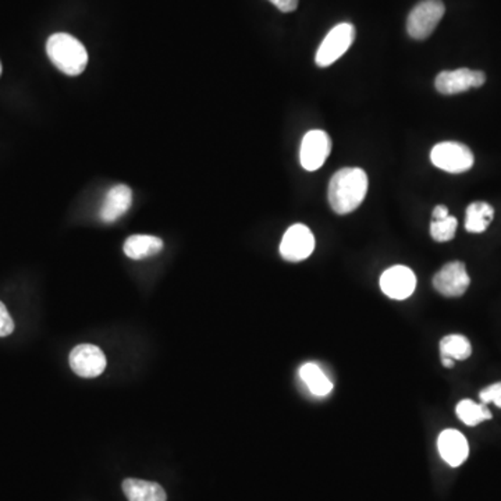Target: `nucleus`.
<instances>
[{"instance_id":"nucleus-6","label":"nucleus","mask_w":501,"mask_h":501,"mask_svg":"<svg viewBox=\"0 0 501 501\" xmlns=\"http://www.w3.org/2000/svg\"><path fill=\"white\" fill-rule=\"evenodd\" d=\"M332 151V139L322 130L305 134L300 148V162L308 172H315L325 165Z\"/></svg>"},{"instance_id":"nucleus-9","label":"nucleus","mask_w":501,"mask_h":501,"mask_svg":"<svg viewBox=\"0 0 501 501\" xmlns=\"http://www.w3.org/2000/svg\"><path fill=\"white\" fill-rule=\"evenodd\" d=\"M416 287V273L411 269L397 264L383 272L380 277V289L389 299L403 301L414 294Z\"/></svg>"},{"instance_id":"nucleus-10","label":"nucleus","mask_w":501,"mask_h":501,"mask_svg":"<svg viewBox=\"0 0 501 501\" xmlns=\"http://www.w3.org/2000/svg\"><path fill=\"white\" fill-rule=\"evenodd\" d=\"M70 366L81 378H96L105 371V353L94 344L77 345L70 353Z\"/></svg>"},{"instance_id":"nucleus-3","label":"nucleus","mask_w":501,"mask_h":501,"mask_svg":"<svg viewBox=\"0 0 501 501\" xmlns=\"http://www.w3.org/2000/svg\"><path fill=\"white\" fill-rule=\"evenodd\" d=\"M444 7L442 0H422L409 13L408 20H407V31L409 37L414 40H426L434 28L439 24L440 20L443 19Z\"/></svg>"},{"instance_id":"nucleus-15","label":"nucleus","mask_w":501,"mask_h":501,"mask_svg":"<svg viewBox=\"0 0 501 501\" xmlns=\"http://www.w3.org/2000/svg\"><path fill=\"white\" fill-rule=\"evenodd\" d=\"M123 249L129 258L139 261V259L149 258V256L159 254L164 249V241L155 236L136 234V236L127 238Z\"/></svg>"},{"instance_id":"nucleus-8","label":"nucleus","mask_w":501,"mask_h":501,"mask_svg":"<svg viewBox=\"0 0 501 501\" xmlns=\"http://www.w3.org/2000/svg\"><path fill=\"white\" fill-rule=\"evenodd\" d=\"M486 76L483 71L459 68V70L442 71L436 77V90L443 95H455L465 93L470 88H479L485 84Z\"/></svg>"},{"instance_id":"nucleus-7","label":"nucleus","mask_w":501,"mask_h":501,"mask_svg":"<svg viewBox=\"0 0 501 501\" xmlns=\"http://www.w3.org/2000/svg\"><path fill=\"white\" fill-rule=\"evenodd\" d=\"M315 249L312 231L304 225H294L284 233L280 244V255L289 262H301L311 256Z\"/></svg>"},{"instance_id":"nucleus-5","label":"nucleus","mask_w":501,"mask_h":501,"mask_svg":"<svg viewBox=\"0 0 501 501\" xmlns=\"http://www.w3.org/2000/svg\"><path fill=\"white\" fill-rule=\"evenodd\" d=\"M353 38H355V27L353 24L342 22V24L335 25L320 43L319 49L315 56L317 65L319 67H327L337 62L338 58L350 49Z\"/></svg>"},{"instance_id":"nucleus-24","label":"nucleus","mask_w":501,"mask_h":501,"mask_svg":"<svg viewBox=\"0 0 501 501\" xmlns=\"http://www.w3.org/2000/svg\"><path fill=\"white\" fill-rule=\"evenodd\" d=\"M449 216L447 206L437 205L434 210V220H442V219L449 218Z\"/></svg>"},{"instance_id":"nucleus-18","label":"nucleus","mask_w":501,"mask_h":501,"mask_svg":"<svg viewBox=\"0 0 501 501\" xmlns=\"http://www.w3.org/2000/svg\"><path fill=\"white\" fill-rule=\"evenodd\" d=\"M472 347L462 335H449L440 342V355L452 361H464L470 357Z\"/></svg>"},{"instance_id":"nucleus-4","label":"nucleus","mask_w":501,"mask_h":501,"mask_svg":"<svg viewBox=\"0 0 501 501\" xmlns=\"http://www.w3.org/2000/svg\"><path fill=\"white\" fill-rule=\"evenodd\" d=\"M431 160L434 166L452 174L474 166V154L461 142H440L432 149Z\"/></svg>"},{"instance_id":"nucleus-13","label":"nucleus","mask_w":501,"mask_h":501,"mask_svg":"<svg viewBox=\"0 0 501 501\" xmlns=\"http://www.w3.org/2000/svg\"><path fill=\"white\" fill-rule=\"evenodd\" d=\"M437 449H439L442 459L450 467H460L464 464L470 454L467 439L461 432L455 431V429H447L440 434L439 439H437Z\"/></svg>"},{"instance_id":"nucleus-2","label":"nucleus","mask_w":501,"mask_h":501,"mask_svg":"<svg viewBox=\"0 0 501 501\" xmlns=\"http://www.w3.org/2000/svg\"><path fill=\"white\" fill-rule=\"evenodd\" d=\"M48 58L63 75L80 76L88 65V52L83 43L66 32H58L47 42Z\"/></svg>"},{"instance_id":"nucleus-23","label":"nucleus","mask_w":501,"mask_h":501,"mask_svg":"<svg viewBox=\"0 0 501 501\" xmlns=\"http://www.w3.org/2000/svg\"><path fill=\"white\" fill-rule=\"evenodd\" d=\"M269 2L283 13L294 12L299 6V0H269Z\"/></svg>"},{"instance_id":"nucleus-12","label":"nucleus","mask_w":501,"mask_h":501,"mask_svg":"<svg viewBox=\"0 0 501 501\" xmlns=\"http://www.w3.org/2000/svg\"><path fill=\"white\" fill-rule=\"evenodd\" d=\"M132 205V191L129 185L119 184L112 187L99 210L102 222L113 223L126 215Z\"/></svg>"},{"instance_id":"nucleus-26","label":"nucleus","mask_w":501,"mask_h":501,"mask_svg":"<svg viewBox=\"0 0 501 501\" xmlns=\"http://www.w3.org/2000/svg\"><path fill=\"white\" fill-rule=\"evenodd\" d=\"M0 75H2V63H0Z\"/></svg>"},{"instance_id":"nucleus-21","label":"nucleus","mask_w":501,"mask_h":501,"mask_svg":"<svg viewBox=\"0 0 501 501\" xmlns=\"http://www.w3.org/2000/svg\"><path fill=\"white\" fill-rule=\"evenodd\" d=\"M479 398L483 404L493 403L495 406H497L498 408H501V381L483 389L479 393Z\"/></svg>"},{"instance_id":"nucleus-1","label":"nucleus","mask_w":501,"mask_h":501,"mask_svg":"<svg viewBox=\"0 0 501 501\" xmlns=\"http://www.w3.org/2000/svg\"><path fill=\"white\" fill-rule=\"evenodd\" d=\"M368 175L360 167H344L338 170L329 183V203L333 212L347 215L357 210L368 192Z\"/></svg>"},{"instance_id":"nucleus-25","label":"nucleus","mask_w":501,"mask_h":501,"mask_svg":"<svg viewBox=\"0 0 501 501\" xmlns=\"http://www.w3.org/2000/svg\"><path fill=\"white\" fill-rule=\"evenodd\" d=\"M455 361L450 360V358L442 357V363H443L446 368H452L454 366Z\"/></svg>"},{"instance_id":"nucleus-17","label":"nucleus","mask_w":501,"mask_h":501,"mask_svg":"<svg viewBox=\"0 0 501 501\" xmlns=\"http://www.w3.org/2000/svg\"><path fill=\"white\" fill-rule=\"evenodd\" d=\"M495 210L488 202L470 203L467 208L465 228L470 233H483L492 223Z\"/></svg>"},{"instance_id":"nucleus-22","label":"nucleus","mask_w":501,"mask_h":501,"mask_svg":"<svg viewBox=\"0 0 501 501\" xmlns=\"http://www.w3.org/2000/svg\"><path fill=\"white\" fill-rule=\"evenodd\" d=\"M13 330H14V322H13L12 317H10L4 302L0 301V337H6V335H12Z\"/></svg>"},{"instance_id":"nucleus-14","label":"nucleus","mask_w":501,"mask_h":501,"mask_svg":"<svg viewBox=\"0 0 501 501\" xmlns=\"http://www.w3.org/2000/svg\"><path fill=\"white\" fill-rule=\"evenodd\" d=\"M123 492L129 501H166L167 495L159 483L142 479H126Z\"/></svg>"},{"instance_id":"nucleus-16","label":"nucleus","mask_w":501,"mask_h":501,"mask_svg":"<svg viewBox=\"0 0 501 501\" xmlns=\"http://www.w3.org/2000/svg\"><path fill=\"white\" fill-rule=\"evenodd\" d=\"M300 378L314 396L327 397L332 393L333 383L318 363L308 362L300 368Z\"/></svg>"},{"instance_id":"nucleus-19","label":"nucleus","mask_w":501,"mask_h":501,"mask_svg":"<svg viewBox=\"0 0 501 501\" xmlns=\"http://www.w3.org/2000/svg\"><path fill=\"white\" fill-rule=\"evenodd\" d=\"M455 412H457V416L468 426H477L482 422L492 419V412L486 407V404H478L472 400L460 401Z\"/></svg>"},{"instance_id":"nucleus-11","label":"nucleus","mask_w":501,"mask_h":501,"mask_svg":"<svg viewBox=\"0 0 501 501\" xmlns=\"http://www.w3.org/2000/svg\"><path fill=\"white\" fill-rule=\"evenodd\" d=\"M470 284L467 268L459 261L444 264L434 277V289L444 297H461Z\"/></svg>"},{"instance_id":"nucleus-20","label":"nucleus","mask_w":501,"mask_h":501,"mask_svg":"<svg viewBox=\"0 0 501 501\" xmlns=\"http://www.w3.org/2000/svg\"><path fill=\"white\" fill-rule=\"evenodd\" d=\"M457 219L449 216V218L442 219V220H434L431 223V236L437 243H447L452 240L457 231Z\"/></svg>"}]
</instances>
